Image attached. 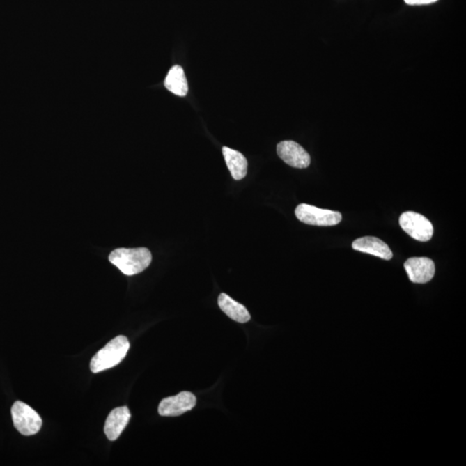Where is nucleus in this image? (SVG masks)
<instances>
[{
  "mask_svg": "<svg viewBox=\"0 0 466 466\" xmlns=\"http://www.w3.org/2000/svg\"><path fill=\"white\" fill-rule=\"evenodd\" d=\"M109 261L126 276L143 272L153 261V255L147 248H119L111 252Z\"/></svg>",
  "mask_w": 466,
  "mask_h": 466,
  "instance_id": "f257e3e1",
  "label": "nucleus"
},
{
  "mask_svg": "<svg viewBox=\"0 0 466 466\" xmlns=\"http://www.w3.org/2000/svg\"><path fill=\"white\" fill-rule=\"evenodd\" d=\"M129 349L128 339L125 336H118L93 356L90 369L93 373H99L118 366L125 359Z\"/></svg>",
  "mask_w": 466,
  "mask_h": 466,
  "instance_id": "f03ea898",
  "label": "nucleus"
},
{
  "mask_svg": "<svg viewBox=\"0 0 466 466\" xmlns=\"http://www.w3.org/2000/svg\"><path fill=\"white\" fill-rule=\"evenodd\" d=\"M12 417L14 427L21 435L25 436L34 435L42 428L41 417L33 408L26 403L17 401L12 407Z\"/></svg>",
  "mask_w": 466,
  "mask_h": 466,
  "instance_id": "7ed1b4c3",
  "label": "nucleus"
},
{
  "mask_svg": "<svg viewBox=\"0 0 466 466\" xmlns=\"http://www.w3.org/2000/svg\"><path fill=\"white\" fill-rule=\"evenodd\" d=\"M295 216L300 222L310 226H332L341 222V212L321 209L308 204L299 205Z\"/></svg>",
  "mask_w": 466,
  "mask_h": 466,
  "instance_id": "20e7f679",
  "label": "nucleus"
},
{
  "mask_svg": "<svg viewBox=\"0 0 466 466\" xmlns=\"http://www.w3.org/2000/svg\"><path fill=\"white\" fill-rule=\"evenodd\" d=\"M399 224L404 232L414 240L427 242L433 237L432 223L425 216L417 212H403L400 217Z\"/></svg>",
  "mask_w": 466,
  "mask_h": 466,
  "instance_id": "39448f33",
  "label": "nucleus"
},
{
  "mask_svg": "<svg viewBox=\"0 0 466 466\" xmlns=\"http://www.w3.org/2000/svg\"><path fill=\"white\" fill-rule=\"evenodd\" d=\"M196 405V397L193 393L183 391L175 396L162 400L158 407V413L162 417H179L192 410Z\"/></svg>",
  "mask_w": 466,
  "mask_h": 466,
  "instance_id": "423d86ee",
  "label": "nucleus"
},
{
  "mask_svg": "<svg viewBox=\"0 0 466 466\" xmlns=\"http://www.w3.org/2000/svg\"><path fill=\"white\" fill-rule=\"evenodd\" d=\"M277 154L288 165L296 169H306L310 165V155L294 141H283L278 143Z\"/></svg>",
  "mask_w": 466,
  "mask_h": 466,
  "instance_id": "0eeeda50",
  "label": "nucleus"
},
{
  "mask_svg": "<svg viewBox=\"0 0 466 466\" xmlns=\"http://www.w3.org/2000/svg\"><path fill=\"white\" fill-rule=\"evenodd\" d=\"M408 278L414 284H427L435 274V265L428 258H412L404 263Z\"/></svg>",
  "mask_w": 466,
  "mask_h": 466,
  "instance_id": "6e6552de",
  "label": "nucleus"
},
{
  "mask_svg": "<svg viewBox=\"0 0 466 466\" xmlns=\"http://www.w3.org/2000/svg\"><path fill=\"white\" fill-rule=\"evenodd\" d=\"M131 417V412L127 407H119L111 411L104 428L107 439L111 442L116 440L128 425Z\"/></svg>",
  "mask_w": 466,
  "mask_h": 466,
  "instance_id": "1a4fd4ad",
  "label": "nucleus"
},
{
  "mask_svg": "<svg viewBox=\"0 0 466 466\" xmlns=\"http://www.w3.org/2000/svg\"><path fill=\"white\" fill-rule=\"evenodd\" d=\"M352 248L355 251L378 256L385 260H390L393 258V253L387 244L375 237L357 238L353 242Z\"/></svg>",
  "mask_w": 466,
  "mask_h": 466,
  "instance_id": "9d476101",
  "label": "nucleus"
},
{
  "mask_svg": "<svg viewBox=\"0 0 466 466\" xmlns=\"http://www.w3.org/2000/svg\"><path fill=\"white\" fill-rule=\"evenodd\" d=\"M220 309L231 319L240 323H247L251 320V314L244 305L234 301L229 295L222 293L218 298Z\"/></svg>",
  "mask_w": 466,
  "mask_h": 466,
  "instance_id": "9b49d317",
  "label": "nucleus"
},
{
  "mask_svg": "<svg viewBox=\"0 0 466 466\" xmlns=\"http://www.w3.org/2000/svg\"><path fill=\"white\" fill-rule=\"evenodd\" d=\"M222 153L233 178L236 180L244 179L248 169L247 159L244 155L226 146L223 147Z\"/></svg>",
  "mask_w": 466,
  "mask_h": 466,
  "instance_id": "f8f14e48",
  "label": "nucleus"
},
{
  "mask_svg": "<svg viewBox=\"0 0 466 466\" xmlns=\"http://www.w3.org/2000/svg\"><path fill=\"white\" fill-rule=\"evenodd\" d=\"M165 88L178 96H186L189 92V85L183 68L176 65L169 70L164 81Z\"/></svg>",
  "mask_w": 466,
  "mask_h": 466,
  "instance_id": "ddd939ff",
  "label": "nucleus"
},
{
  "mask_svg": "<svg viewBox=\"0 0 466 466\" xmlns=\"http://www.w3.org/2000/svg\"><path fill=\"white\" fill-rule=\"evenodd\" d=\"M410 6L428 5V3H435L438 0H404Z\"/></svg>",
  "mask_w": 466,
  "mask_h": 466,
  "instance_id": "4468645a",
  "label": "nucleus"
}]
</instances>
